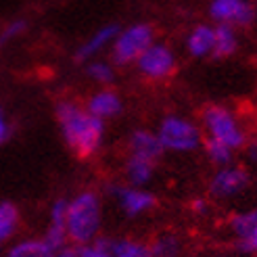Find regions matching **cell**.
<instances>
[{"mask_svg":"<svg viewBox=\"0 0 257 257\" xmlns=\"http://www.w3.org/2000/svg\"><path fill=\"white\" fill-rule=\"evenodd\" d=\"M107 195L119 205V209L130 215V217H138L145 215L151 209L157 207V199L151 190L147 188H138L132 184H119V182H111L107 186Z\"/></svg>","mask_w":257,"mask_h":257,"instance_id":"ba28073f","label":"cell"},{"mask_svg":"<svg viewBox=\"0 0 257 257\" xmlns=\"http://www.w3.org/2000/svg\"><path fill=\"white\" fill-rule=\"evenodd\" d=\"M9 136H11V125H9L7 117H5V113L0 111V145L7 143Z\"/></svg>","mask_w":257,"mask_h":257,"instance_id":"484cf974","label":"cell"},{"mask_svg":"<svg viewBox=\"0 0 257 257\" xmlns=\"http://www.w3.org/2000/svg\"><path fill=\"white\" fill-rule=\"evenodd\" d=\"M207 11L215 25H232L234 30L251 28L257 19V7L249 0H209Z\"/></svg>","mask_w":257,"mask_h":257,"instance_id":"52a82bcc","label":"cell"},{"mask_svg":"<svg viewBox=\"0 0 257 257\" xmlns=\"http://www.w3.org/2000/svg\"><path fill=\"white\" fill-rule=\"evenodd\" d=\"M201 121H203V130L207 134V138H213L217 143H224L232 151L245 149L249 143L247 132H245V127H242L240 119L236 117V113L224 105L205 107L203 115H201Z\"/></svg>","mask_w":257,"mask_h":257,"instance_id":"3957f363","label":"cell"},{"mask_svg":"<svg viewBox=\"0 0 257 257\" xmlns=\"http://www.w3.org/2000/svg\"><path fill=\"white\" fill-rule=\"evenodd\" d=\"M55 117L63 140L78 159H90L100 151L105 140V121L94 117L86 105L73 98H63L55 107Z\"/></svg>","mask_w":257,"mask_h":257,"instance_id":"6da1fadb","label":"cell"},{"mask_svg":"<svg viewBox=\"0 0 257 257\" xmlns=\"http://www.w3.org/2000/svg\"><path fill=\"white\" fill-rule=\"evenodd\" d=\"M228 228L240 253H257V207L234 213L228 220Z\"/></svg>","mask_w":257,"mask_h":257,"instance_id":"30bf717a","label":"cell"},{"mask_svg":"<svg viewBox=\"0 0 257 257\" xmlns=\"http://www.w3.org/2000/svg\"><path fill=\"white\" fill-rule=\"evenodd\" d=\"M127 153H130V155H136V157L151 159V161H159L161 155L165 153V149L161 145L157 132L138 127V130H134L130 134V138H127Z\"/></svg>","mask_w":257,"mask_h":257,"instance_id":"5bb4252c","label":"cell"},{"mask_svg":"<svg viewBox=\"0 0 257 257\" xmlns=\"http://www.w3.org/2000/svg\"><path fill=\"white\" fill-rule=\"evenodd\" d=\"M255 7H257V5H255Z\"/></svg>","mask_w":257,"mask_h":257,"instance_id":"4dcf8cb0","label":"cell"},{"mask_svg":"<svg viewBox=\"0 0 257 257\" xmlns=\"http://www.w3.org/2000/svg\"><path fill=\"white\" fill-rule=\"evenodd\" d=\"M119 30L121 28L117 23H107V25H102V28H98L92 36L86 38V40L80 44L78 50H75V61L88 63V61H94L100 53H105V50H111Z\"/></svg>","mask_w":257,"mask_h":257,"instance_id":"7c38bea8","label":"cell"},{"mask_svg":"<svg viewBox=\"0 0 257 257\" xmlns=\"http://www.w3.org/2000/svg\"><path fill=\"white\" fill-rule=\"evenodd\" d=\"M86 109L94 115V117L107 121L111 117H117L123 111V100L121 96L111 88H100L92 92L86 100Z\"/></svg>","mask_w":257,"mask_h":257,"instance_id":"4fadbf2b","label":"cell"},{"mask_svg":"<svg viewBox=\"0 0 257 257\" xmlns=\"http://www.w3.org/2000/svg\"><path fill=\"white\" fill-rule=\"evenodd\" d=\"M25 32H28V21H25V19H13V21H9L5 28L0 30V46L17 40V38H21Z\"/></svg>","mask_w":257,"mask_h":257,"instance_id":"cb8c5ba5","label":"cell"},{"mask_svg":"<svg viewBox=\"0 0 257 257\" xmlns=\"http://www.w3.org/2000/svg\"><path fill=\"white\" fill-rule=\"evenodd\" d=\"M21 224L19 207L13 201H0V240H9L17 234Z\"/></svg>","mask_w":257,"mask_h":257,"instance_id":"ffe728a7","label":"cell"},{"mask_svg":"<svg viewBox=\"0 0 257 257\" xmlns=\"http://www.w3.org/2000/svg\"><path fill=\"white\" fill-rule=\"evenodd\" d=\"M178 67L176 53L165 44V42H155L147 48V53L136 61V71L149 82H163L172 78Z\"/></svg>","mask_w":257,"mask_h":257,"instance_id":"8992f818","label":"cell"},{"mask_svg":"<svg viewBox=\"0 0 257 257\" xmlns=\"http://www.w3.org/2000/svg\"><path fill=\"white\" fill-rule=\"evenodd\" d=\"M251 182V176L245 168L230 163L226 168H217V172L209 180V195L217 201L234 199L240 192H245Z\"/></svg>","mask_w":257,"mask_h":257,"instance_id":"9c48e42d","label":"cell"},{"mask_svg":"<svg viewBox=\"0 0 257 257\" xmlns=\"http://www.w3.org/2000/svg\"><path fill=\"white\" fill-rule=\"evenodd\" d=\"M102 199L96 190H80L67 205V234L75 247L88 245L100 236Z\"/></svg>","mask_w":257,"mask_h":257,"instance_id":"7a4b0ae2","label":"cell"},{"mask_svg":"<svg viewBox=\"0 0 257 257\" xmlns=\"http://www.w3.org/2000/svg\"><path fill=\"white\" fill-rule=\"evenodd\" d=\"M238 50V34L232 25H215L213 59H228Z\"/></svg>","mask_w":257,"mask_h":257,"instance_id":"ac0fdd59","label":"cell"},{"mask_svg":"<svg viewBox=\"0 0 257 257\" xmlns=\"http://www.w3.org/2000/svg\"><path fill=\"white\" fill-rule=\"evenodd\" d=\"M102 238H105L107 257H151L149 242L134 238H115V236H102Z\"/></svg>","mask_w":257,"mask_h":257,"instance_id":"2e32d148","label":"cell"},{"mask_svg":"<svg viewBox=\"0 0 257 257\" xmlns=\"http://www.w3.org/2000/svg\"><path fill=\"white\" fill-rule=\"evenodd\" d=\"M75 257H107V249H105V238L98 236L96 240L88 242V245H78L73 249Z\"/></svg>","mask_w":257,"mask_h":257,"instance_id":"d4e9b609","label":"cell"},{"mask_svg":"<svg viewBox=\"0 0 257 257\" xmlns=\"http://www.w3.org/2000/svg\"><path fill=\"white\" fill-rule=\"evenodd\" d=\"M55 257H75V253H73V249H63V251L55 253Z\"/></svg>","mask_w":257,"mask_h":257,"instance_id":"f1b7e54d","label":"cell"},{"mask_svg":"<svg viewBox=\"0 0 257 257\" xmlns=\"http://www.w3.org/2000/svg\"><path fill=\"white\" fill-rule=\"evenodd\" d=\"M245 149H247V153H249V159L257 161V140H249Z\"/></svg>","mask_w":257,"mask_h":257,"instance_id":"83f0119b","label":"cell"},{"mask_svg":"<svg viewBox=\"0 0 257 257\" xmlns=\"http://www.w3.org/2000/svg\"><path fill=\"white\" fill-rule=\"evenodd\" d=\"M190 207H192V211H197V213L203 215V213H207V211H209V203L205 201V199H195Z\"/></svg>","mask_w":257,"mask_h":257,"instance_id":"4316f807","label":"cell"},{"mask_svg":"<svg viewBox=\"0 0 257 257\" xmlns=\"http://www.w3.org/2000/svg\"><path fill=\"white\" fill-rule=\"evenodd\" d=\"M67 205L69 199H57L50 205V213H48V226L44 232V240L50 245L55 253L67 249L69 234H67Z\"/></svg>","mask_w":257,"mask_h":257,"instance_id":"8fae6325","label":"cell"},{"mask_svg":"<svg viewBox=\"0 0 257 257\" xmlns=\"http://www.w3.org/2000/svg\"><path fill=\"white\" fill-rule=\"evenodd\" d=\"M155 165H157V161L130 155L125 159V168H123L125 170V178H127V184L145 188L153 180V176H155Z\"/></svg>","mask_w":257,"mask_h":257,"instance_id":"e0dca14e","label":"cell"},{"mask_svg":"<svg viewBox=\"0 0 257 257\" xmlns=\"http://www.w3.org/2000/svg\"><path fill=\"white\" fill-rule=\"evenodd\" d=\"M151 257H180L182 255V240L178 234H159L151 242Z\"/></svg>","mask_w":257,"mask_h":257,"instance_id":"44dd1931","label":"cell"},{"mask_svg":"<svg viewBox=\"0 0 257 257\" xmlns=\"http://www.w3.org/2000/svg\"><path fill=\"white\" fill-rule=\"evenodd\" d=\"M157 136L165 151L172 153H190L203 145L201 125L184 115H165L157 125Z\"/></svg>","mask_w":257,"mask_h":257,"instance_id":"5b68a950","label":"cell"},{"mask_svg":"<svg viewBox=\"0 0 257 257\" xmlns=\"http://www.w3.org/2000/svg\"><path fill=\"white\" fill-rule=\"evenodd\" d=\"M7 257H55V251L44 238H23L9 249Z\"/></svg>","mask_w":257,"mask_h":257,"instance_id":"d6986e66","label":"cell"},{"mask_svg":"<svg viewBox=\"0 0 257 257\" xmlns=\"http://www.w3.org/2000/svg\"><path fill=\"white\" fill-rule=\"evenodd\" d=\"M155 40V28L151 23H132L127 28H121L115 42L111 46V63L113 65H136V61L147 53V48L153 46Z\"/></svg>","mask_w":257,"mask_h":257,"instance_id":"277c9868","label":"cell"},{"mask_svg":"<svg viewBox=\"0 0 257 257\" xmlns=\"http://www.w3.org/2000/svg\"><path fill=\"white\" fill-rule=\"evenodd\" d=\"M213 46H215V25H209V23L195 25L184 40V48L192 59L211 57Z\"/></svg>","mask_w":257,"mask_h":257,"instance_id":"9a60e30c","label":"cell"},{"mask_svg":"<svg viewBox=\"0 0 257 257\" xmlns=\"http://www.w3.org/2000/svg\"><path fill=\"white\" fill-rule=\"evenodd\" d=\"M86 75L94 84L98 86H109L115 80V67L111 61H102V59H94V61H88L86 63Z\"/></svg>","mask_w":257,"mask_h":257,"instance_id":"7402d4cb","label":"cell"},{"mask_svg":"<svg viewBox=\"0 0 257 257\" xmlns=\"http://www.w3.org/2000/svg\"><path fill=\"white\" fill-rule=\"evenodd\" d=\"M0 245H3V240H0Z\"/></svg>","mask_w":257,"mask_h":257,"instance_id":"f546056e","label":"cell"},{"mask_svg":"<svg viewBox=\"0 0 257 257\" xmlns=\"http://www.w3.org/2000/svg\"><path fill=\"white\" fill-rule=\"evenodd\" d=\"M203 149H205V155H207V159L213 165H217V168H226V165L232 163L234 151L230 147H226L224 143H217V140H213V138H205Z\"/></svg>","mask_w":257,"mask_h":257,"instance_id":"603a6c76","label":"cell"}]
</instances>
